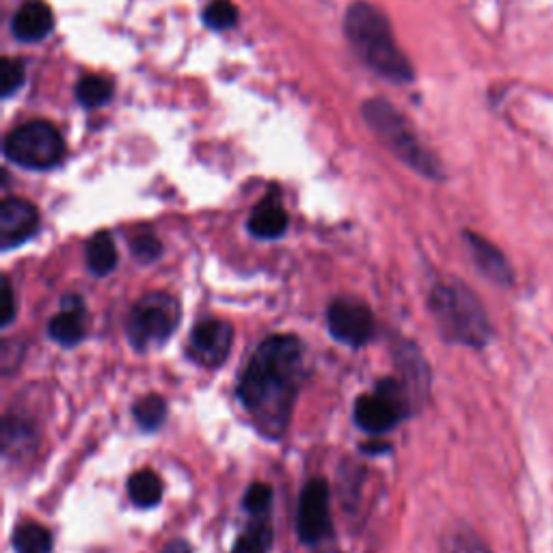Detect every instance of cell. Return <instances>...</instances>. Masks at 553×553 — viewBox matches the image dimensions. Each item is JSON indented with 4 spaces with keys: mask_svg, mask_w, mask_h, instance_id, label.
<instances>
[{
    "mask_svg": "<svg viewBox=\"0 0 553 553\" xmlns=\"http://www.w3.org/2000/svg\"><path fill=\"white\" fill-rule=\"evenodd\" d=\"M303 379L305 350L296 335L266 337L253 353L240 376L238 398L266 437L286 433Z\"/></svg>",
    "mask_w": 553,
    "mask_h": 553,
    "instance_id": "1",
    "label": "cell"
},
{
    "mask_svg": "<svg viewBox=\"0 0 553 553\" xmlns=\"http://www.w3.org/2000/svg\"><path fill=\"white\" fill-rule=\"evenodd\" d=\"M24 63L20 59H3V72H0V91H3V98L18 93L24 85Z\"/></svg>",
    "mask_w": 553,
    "mask_h": 553,
    "instance_id": "25",
    "label": "cell"
},
{
    "mask_svg": "<svg viewBox=\"0 0 553 553\" xmlns=\"http://www.w3.org/2000/svg\"><path fill=\"white\" fill-rule=\"evenodd\" d=\"M163 553H193V549H191V545H188L186 541H171L163 549Z\"/></svg>",
    "mask_w": 553,
    "mask_h": 553,
    "instance_id": "28",
    "label": "cell"
},
{
    "mask_svg": "<svg viewBox=\"0 0 553 553\" xmlns=\"http://www.w3.org/2000/svg\"><path fill=\"white\" fill-rule=\"evenodd\" d=\"M5 156L22 169L48 171L61 163L65 143L59 128L52 126L50 121H26L7 134Z\"/></svg>",
    "mask_w": 553,
    "mask_h": 553,
    "instance_id": "5",
    "label": "cell"
},
{
    "mask_svg": "<svg viewBox=\"0 0 553 553\" xmlns=\"http://www.w3.org/2000/svg\"><path fill=\"white\" fill-rule=\"evenodd\" d=\"M16 294H13V288H11V281L9 277H3V314H0V318H3V327H9L13 318H16Z\"/></svg>",
    "mask_w": 553,
    "mask_h": 553,
    "instance_id": "27",
    "label": "cell"
},
{
    "mask_svg": "<svg viewBox=\"0 0 553 553\" xmlns=\"http://www.w3.org/2000/svg\"><path fill=\"white\" fill-rule=\"evenodd\" d=\"M361 115L366 119L368 128L374 132V137L379 139L398 160H402L409 169L424 175L428 180L439 182L445 178L437 156L426 150V147L420 143V139L415 137L407 117H404L400 111H396L387 100H381V98L368 100L361 106Z\"/></svg>",
    "mask_w": 553,
    "mask_h": 553,
    "instance_id": "4",
    "label": "cell"
},
{
    "mask_svg": "<svg viewBox=\"0 0 553 553\" xmlns=\"http://www.w3.org/2000/svg\"><path fill=\"white\" fill-rule=\"evenodd\" d=\"M130 249L134 258H137L141 264H150L158 260L160 253H163V245H160V240L152 232H143L134 236L130 242Z\"/></svg>",
    "mask_w": 553,
    "mask_h": 553,
    "instance_id": "26",
    "label": "cell"
},
{
    "mask_svg": "<svg viewBox=\"0 0 553 553\" xmlns=\"http://www.w3.org/2000/svg\"><path fill=\"white\" fill-rule=\"evenodd\" d=\"M296 532L305 545H318L333 534L329 487L325 480H309L301 491L299 510H296Z\"/></svg>",
    "mask_w": 553,
    "mask_h": 553,
    "instance_id": "7",
    "label": "cell"
},
{
    "mask_svg": "<svg viewBox=\"0 0 553 553\" xmlns=\"http://www.w3.org/2000/svg\"><path fill=\"white\" fill-rule=\"evenodd\" d=\"M163 480L152 469H141L132 474L128 480V495L134 506L139 508H154L163 499Z\"/></svg>",
    "mask_w": 553,
    "mask_h": 553,
    "instance_id": "15",
    "label": "cell"
},
{
    "mask_svg": "<svg viewBox=\"0 0 553 553\" xmlns=\"http://www.w3.org/2000/svg\"><path fill=\"white\" fill-rule=\"evenodd\" d=\"M273 504V489L271 484L266 482H255L247 489L245 499H242V506H245L247 512L251 515H262Z\"/></svg>",
    "mask_w": 553,
    "mask_h": 553,
    "instance_id": "24",
    "label": "cell"
},
{
    "mask_svg": "<svg viewBox=\"0 0 553 553\" xmlns=\"http://www.w3.org/2000/svg\"><path fill=\"white\" fill-rule=\"evenodd\" d=\"M463 236L469 247L471 260L478 266V271L489 281L497 283V286L512 288V283H515V271H512L504 251L476 232H465Z\"/></svg>",
    "mask_w": 553,
    "mask_h": 553,
    "instance_id": "11",
    "label": "cell"
},
{
    "mask_svg": "<svg viewBox=\"0 0 553 553\" xmlns=\"http://www.w3.org/2000/svg\"><path fill=\"white\" fill-rule=\"evenodd\" d=\"M180 305L167 292H150L132 305L126 333L137 350H150L165 344L180 325Z\"/></svg>",
    "mask_w": 553,
    "mask_h": 553,
    "instance_id": "6",
    "label": "cell"
},
{
    "mask_svg": "<svg viewBox=\"0 0 553 553\" xmlns=\"http://www.w3.org/2000/svg\"><path fill=\"white\" fill-rule=\"evenodd\" d=\"M441 553H493V551L474 530L454 528L445 534Z\"/></svg>",
    "mask_w": 553,
    "mask_h": 553,
    "instance_id": "21",
    "label": "cell"
},
{
    "mask_svg": "<svg viewBox=\"0 0 553 553\" xmlns=\"http://www.w3.org/2000/svg\"><path fill=\"white\" fill-rule=\"evenodd\" d=\"M327 327L333 340L350 348H363L376 335V320L370 307L353 299H337L327 309Z\"/></svg>",
    "mask_w": 553,
    "mask_h": 553,
    "instance_id": "8",
    "label": "cell"
},
{
    "mask_svg": "<svg viewBox=\"0 0 553 553\" xmlns=\"http://www.w3.org/2000/svg\"><path fill=\"white\" fill-rule=\"evenodd\" d=\"M247 229L251 236L260 240H277L288 229V212L275 197H266L253 208L251 217L247 221Z\"/></svg>",
    "mask_w": 553,
    "mask_h": 553,
    "instance_id": "14",
    "label": "cell"
},
{
    "mask_svg": "<svg viewBox=\"0 0 553 553\" xmlns=\"http://www.w3.org/2000/svg\"><path fill=\"white\" fill-rule=\"evenodd\" d=\"M344 33L350 48L374 74L396 85H407L415 78L413 65L394 39L391 24L381 9L359 0L348 7Z\"/></svg>",
    "mask_w": 553,
    "mask_h": 553,
    "instance_id": "2",
    "label": "cell"
},
{
    "mask_svg": "<svg viewBox=\"0 0 553 553\" xmlns=\"http://www.w3.org/2000/svg\"><path fill=\"white\" fill-rule=\"evenodd\" d=\"M234 342V327L225 320H201L191 333V357L206 368H219Z\"/></svg>",
    "mask_w": 553,
    "mask_h": 553,
    "instance_id": "9",
    "label": "cell"
},
{
    "mask_svg": "<svg viewBox=\"0 0 553 553\" xmlns=\"http://www.w3.org/2000/svg\"><path fill=\"white\" fill-rule=\"evenodd\" d=\"M87 314L83 299L78 296H70V299L63 301L61 312L50 320L48 335L52 342H57L65 348L76 346L85 340L87 335Z\"/></svg>",
    "mask_w": 553,
    "mask_h": 553,
    "instance_id": "12",
    "label": "cell"
},
{
    "mask_svg": "<svg viewBox=\"0 0 553 553\" xmlns=\"http://www.w3.org/2000/svg\"><path fill=\"white\" fill-rule=\"evenodd\" d=\"M325 553H342V551H325Z\"/></svg>",
    "mask_w": 553,
    "mask_h": 553,
    "instance_id": "30",
    "label": "cell"
},
{
    "mask_svg": "<svg viewBox=\"0 0 553 553\" xmlns=\"http://www.w3.org/2000/svg\"><path fill=\"white\" fill-rule=\"evenodd\" d=\"M35 433L31 422H24L22 417H7L3 426V452L5 456L22 454L33 448Z\"/></svg>",
    "mask_w": 553,
    "mask_h": 553,
    "instance_id": "18",
    "label": "cell"
},
{
    "mask_svg": "<svg viewBox=\"0 0 553 553\" xmlns=\"http://www.w3.org/2000/svg\"><path fill=\"white\" fill-rule=\"evenodd\" d=\"M363 452H374V454H379V452H389V445L385 443H376V445H366V448H361Z\"/></svg>",
    "mask_w": 553,
    "mask_h": 553,
    "instance_id": "29",
    "label": "cell"
},
{
    "mask_svg": "<svg viewBox=\"0 0 553 553\" xmlns=\"http://www.w3.org/2000/svg\"><path fill=\"white\" fill-rule=\"evenodd\" d=\"M204 22L212 31H229L238 24V7L232 0H214L204 11Z\"/></svg>",
    "mask_w": 553,
    "mask_h": 553,
    "instance_id": "23",
    "label": "cell"
},
{
    "mask_svg": "<svg viewBox=\"0 0 553 553\" xmlns=\"http://www.w3.org/2000/svg\"><path fill=\"white\" fill-rule=\"evenodd\" d=\"M430 314L445 342L484 348L493 340L487 309L463 281H441L430 292Z\"/></svg>",
    "mask_w": 553,
    "mask_h": 553,
    "instance_id": "3",
    "label": "cell"
},
{
    "mask_svg": "<svg viewBox=\"0 0 553 553\" xmlns=\"http://www.w3.org/2000/svg\"><path fill=\"white\" fill-rule=\"evenodd\" d=\"M87 266L89 271L98 277H106L115 271L117 249L109 232H98L87 242Z\"/></svg>",
    "mask_w": 553,
    "mask_h": 553,
    "instance_id": "16",
    "label": "cell"
},
{
    "mask_svg": "<svg viewBox=\"0 0 553 553\" xmlns=\"http://www.w3.org/2000/svg\"><path fill=\"white\" fill-rule=\"evenodd\" d=\"M76 98L85 106V109H100V106L109 104L113 98V83L109 78L89 74L78 80Z\"/></svg>",
    "mask_w": 553,
    "mask_h": 553,
    "instance_id": "17",
    "label": "cell"
},
{
    "mask_svg": "<svg viewBox=\"0 0 553 553\" xmlns=\"http://www.w3.org/2000/svg\"><path fill=\"white\" fill-rule=\"evenodd\" d=\"M165 417H167V402L163 396L150 394L134 404V420H137L139 428L147 430V433H152V430L163 426Z\"/></svg>",
    "mask_w": 553,
    "mask_h": 553,
    "instance_id": "20",
    "label": "cell"
},
{
    "mask_svg": "<svg viewBox=\"0 0 553 553\" xmlns=\"http://www.w3.org/2000/svg\"><path fill=\"white\" fill-rule=\"evenodd\" d=\"M52 26H55V16L50 7L42 0H26L11 20V33L20 42H39L52 31Z\"/></svg>",
    "mask_w": 553,
    "mask_h": 553,
    "instance_id": "13",
    "label": "cell"
},
{
    "mask_svg": "<svg viewBox=\"0 0 553 553\" xmlns=\"http://www.w3.org/2000/svg\"><path fill=\"white\" fill-rule=\"evenodd\" d=\"M273 530L268 523H253L247 528V532L242 534L232 553H268L273 545Z\"/></svg>",
    "mask_w": 553,
    "mask_h": 553,
    "instance_id": "22",
    "label": "cell"
},
{
    "mask_svg": "<svg viewBox=\"0 0 553 553\" xmlns=\"http://www.w3.org/2000/svg\"><path fill=\"white\" fill-rule=\"evenodd\" d=\"M39 227V212L31 201L11 197L0 206V247L11 251L33 238Z\"/></svg>",
    "mask_w": 553,
    "mask_h": 553,
    "instance_id": "10",
    "label": "cell"
},
{
    "mask_svg": "<svg viewBox=\"0 0 553 553\" xmlns=\"http://www.w3.org/2000/svg\"><path fill=\"white\" fill-rule=\"evenodd\" d=\"M13 549L16 553H50L52 536L39 523H24L13 534Z\"/></svg>",
    "mask_w": 553,
    "mask_h": 553,
    "instance_id": "19",
    "label": "cell"
}]
</instances>
